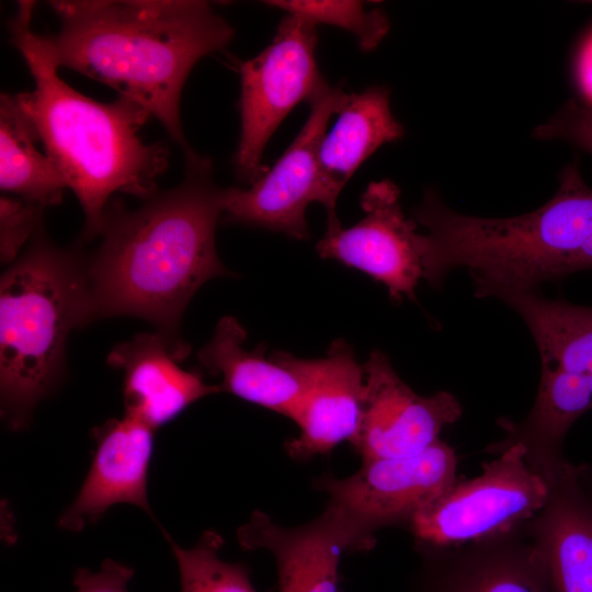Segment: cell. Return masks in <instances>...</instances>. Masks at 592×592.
Masks as SVG:
<instances>
[{"label":"cell","mask_w":592,"mask_h":592,"mask_svg":"<svg viewBox=\"0 0 592 592\" xmlns=\"http://www.w3.org/2000/svg\"><path fill=\"white\" fill-rule=\"evenodd\" d=\"M210 171L206 158L186 164L180 184L155 192L135 210L117 198L109 203L101 242L87 258L92 321L144 319L182 360L189 355L179 333L186 306L210 278L234 275L216 249L225 189Z\"/></svg>","instance_id":"6da1fadb"},{"label":"cell","mask_w":592,"mask_h":592,"mask_svg":"<svg viewBox=\"0 0 592 592\" xmlns=\"http://www.w3.org/2000/svg\"><path fill=\"white\" fill-rule=\"evenodd\" d=\"M59 32L42 43L58 68L106 84L146 109L182 148L181 94L196 62L225 49L235 29L201 0H55Z\"/></svg>","instance_id":"7a4b0ae2"},{"label":"cell","mask_w":592,"mask_h":592,"mask_svg":"<svg viewBox=\"0 0 592 592\" xmlns=\"http://www.w3.org/2000/svg\"><path fill=\"white\" fill-rule=\"evenodd\" d=\"M35 1H19L10 23L11 39L20 50L35 87L13 94L45 153L64 174L83 215L82 238L99 237L114 193L148 198L169 166L163 141L145 143L139 132L149 112L118 95L112 102L90 99L68 86L47 54L31 22Z\"/></svg>","instance_id":"3957f363"},{"label":"cell","mask_w":592,"mask_h":592,"mask_svg":"<svg viewBox=\"0 0 592 592\" xmlns=\"http://www.w3.org/2000/svg\"><path fill=\"white\" fill-rule=\"evenodd\" d=\"M413 219L426 229L421 235L423 280L431 286L464 267L476 297L501 299L592 270V189L576 163L561 171L556 194L533 212L505 218L468 216L428 191Z\"/></svg>","instance_id":"277c9868"},{"label":"cell","mask_w":592,"mask_h":592,"mask_svg":"<svg viewBox=\"0 0 592 592\" xmlns=\"http://www.w3.org/2000/svg\"><path fill=\"white\" fill-rule=\"evenodd\" d=\"M90 322L87 257L42 226L0 281L1 417L12 430L62 383L68 335Z\"/></svg>","instance_id":"5b68a950"},{"label":"cell","mask_w":592,"mask_h":592,"mask_svg":"<svg viewBox=\"0 0 592 592\" xmlns=\"http://www.w3.org/2000/svg\"><path fill=\"white\" fill-rule=\"evenodd\" d=\"M550 497L520 444L499 452L477 477L456 482L406 525L415 542L436 554L514 532L530 522ZM471 545V544H470Z\"/></svg>","instance_id":"8992f818"},{"label":"cell","mask_w":592,"mask_h":592,"mask_svg":"<svg viewBox=\"0 0 592 592\" xmlns=\"http://www.w3.org/2000/svg\"><path fill=\"white\" fill-rule=\"evenodd\" d=\"M317 42V25L285 14L271 43L238 64L241 126L232 161L240 181L251 184L264 171L263 150L286 115L331 87L318 69Z\"/></svg>","instance_id":"52a82bcc"},{"label":"cell","mask_w":592,"mask_h":592,"mask_svg":"<svg viewBox=\"0 0 592 592\" xmlns=\"http://www.w3.org/2000/svg\"><path fill=\"white\" fill-rule=\"evenodd\" d=\"M454 449L441 440L426 451L407 457L363 462L345 478L325 476L317 488L328 496L353 530L362 550L375 544V533L407 525L423 508L457 482Z\"/></svg>","instance_id":"ba28073f"},{"label":"cell","mask_w":592,"mask_h":592,"mask_svg":"<svg viewBox=\"0 0 592 592\" xmlns=\"http://www.w3.org/2000/svg\"><path fill=\"white\" fill-rule=\"evenodd\" d=\"M348 95L341 87H330L309 103L307 121L272 168L264 170L249 189H225V221L308 239V205L317 202L329 212L318 163L320 143L330 118L341 111Z\"/></svg>","instance_id":"9c48e42d"},{"label":"cell","mask_w":592,"mask_h":592,"mask_svg":"<svg viewBox=\"0 0 592 592\" xmlns=\"http://www.w3.org/2000/svg\"><path fill=\"white\" fill-rule=\"evenodd\" d=\"M361 206L364 216L354 225L327 227L316 246L318 254L380 282L395 301L413 299L424 278L421 234L402 212L399 187L390 180L372 182Z\"/></svg>","instance_id":"30bf717a"},{"label":"cell","mask_w":592,"mask_h":592,"mask_svg":"<svg viewBox=\"0 0 592 592\" xmlns=\"http://www.w3.org/2000/svg\"><path fill=\"white\" fill-rule=\"evenodd\" d=\"M363 367V417L351 444L363 462L420 454L462 417L463 408L454 395H418L399 377L384 352L372 351Z\"/></svg>","instance_id":"8fae6325"},{"label":"cell","mask_w":592,"mask_h":592,"mask_svg":"<svg viewBox=\"0 0 592 592\" xmlns=\"http://www.w3.org/2000/svg\"><path fill=\"white\" fill-rule=\"evenodd\" d=\"M304 388L293 421L298 434L286 441L287 454L298 460L325 455L356 437L363 417L364 367L352 346L334 340L326 356L297 357Z\"/></svg>","instance_id":"7c38bea8"},{"label":"cell","mask_w":592,"mask_h":592,"mask_svg":"<svg viewBox=\"0 0 592 592\" xmlns=\"http://www.w3.org/2000/svg\"><path fill=\"white\" fill-rule=\"evenodd\" d=\"M96 442L90 469L58 526L78 533L96 523L113 505L128 503L155 520L148 501V470L155 430L124 414L93 429Z\"/></svg>","instance_id":"4fadbf2b"},{"label":"cell","mask_w":592,"mask_h":592,"mask_svg":"<svg viewBox=\"0 0 592 592\" xmlns=\"http://www.w3.org/2000/svg\"><path fill=\"white\" fill-rule=\"evenodd\" d=\"M241 547L267 550L277 571V592H339V565L344 551L360 550L357 539L332 506L312 521L284 526L254 511L237 532Z\"/></svg>","instance_id":"5bb4252c"},{"label":"cell","mask_w":592,"mask_h":592,"mask_svg":"<svg viewBox=\"0 0 592 592\" xmlns=\"http://www.w3.org/2000/svg\"><path fill=\"white\" fill-rule=\"evenodd\" d=\"M181 361L157 331L115 345L107 364L124 373L125 414L156 431L197 400L221 392L219 385L206 384L200 372L182 368Z\"/></svg>","instance_id":"9a60e30c"},{"label":"cell","mask_w":592,"mask_h":592,"mask_svg":"<svg viewBox=\"0 0 592 592\" xmlns=\"http://www.w3.org/2000/svg\"><path fill=\"white\" fill-rule=\"evenodd\" d=\"M246 329L232 316H224L210 340L198 350L200 364L220 377L221 391L293 419L304 383L297 356L284 351L265 355V346H244Z\"/></svg>","instance_id":"2e32d148"},{"label":"cell","mask_w":592,"mask_h":592,"mask_svg":"<svg viewBox=\"0 0 592 592\" xmlns=\"http://www.w3.org/2000/svg\"><path fill=\"white\" fill-rule=\"evenodd\" d=\"M574 466L528 523L551 592H592V498Z\"/></svg>","instance_id":"e0dca14e"},{"label":"cell","mask_w":592,"mask_h":592,"mask_svg":"<svg viewBox=\"0 0 592 592\" xmlns=\"http://www.w3.org/2000/svg\"><path fill=\"white\" fill-rule=\"evenodd\" d=\"M512 534L447 556H431L420 592H551L530 535L521 542Z\"/></svg>","instance_id":"ac0fdd59"},{"label":"cell","mask_w":592,"mask_h":592,"mask_svg":"<svg viewBox=\"0 0 592 592\" xmlns=\"http://www.w3.org/2000/svg\"><path fill=\"white\" fill-rule=\"evenodd\" d=\"M390 91L372 86L349 93L338 119L319 147L318 163L329 201L327 226L340 223L337 200L357 168L382 145L403 136V127L390 110Z\"/></svg>","instance_id":"d6986e66"},{"label":"cell","mask_w":592,"mask_h":592,"mask_svg":"<svg viewBox=\"0 0 592 592\" xmlns=\"http://www.w3.org/2000/svg\"><path fill=\"white\" fill-rule=\"evenodd\" d=\"M524 320L540 355V367L592 385V307L549 299L536 291L501 298Z\"/></svg>","instance_id":"ffe728a7"},{"label":"cell","mask_w":592,"mask_h":592,"mask_svg":"<svg viewBox=\"0 0 592 592\" xmlns=\"http://www.w3.org/2000/svg\"><path fill=\"white\" fill-rule=\"evenodd\" d=\"M37 136L13 94L0 95V187L41 207L61 203L67 181L35 146Z\"/></svg>","instance_id":"44dd1931"},{"label":"cell","mask_w":592,"mask_h":592,"mask_svg":"<svg viewBox=\"0 0 592 592\" xmlns=\"http://www.w3.org/2000/svg\"><path fill=\"white\" fill-rule=\"evenodd\" d=\"M163 535L178 565L181 592H258L244 563L220 558L224 539L219 533L205 532L190 548L177 544L166 531Z\"/></svg>","instance_id":"7402d4cb"},{"label":"cell","mask_w":592,"mask_h":592,"mask_svg":"<svg viewBox=\"0 0 592 592\" xmlns=\"http://www.w3.org/2000/svg\"><path fill=\"white\" fill-rule=\"evenodd\" d=\"M264 3L298 15L308 22L327 24L351 33L364 52L375 49L389 30V20L382 9L365 8L355 0H270Z\"/></svg>","instance_id":"603a6c76"},{"label":"cell","mask_w":592,"mask_h":592,"mask_svg":"<svg viewBox=\"0 0 592 592\" xmlns=\"http://www.w3.org/2000/svg\"><path fill=\"white\" fill-rule=\"evenodd\" d=\"M44 208L39 205L4 194L0 197V259L4 264L13 263L22 247L30 242L43 226Z\"/></svg>","instance_id":"cb8c5ba5"},{"label":"cell","mask_w":592,"mask_h":592,"mask_svg":"<svg viewBox=\"0 0 592 592\" xmlns=\"http://www.w3.org/2000/svg\"><path fill=\"white\" fill-rule=\"evenodd\" d=\"M539 139H562L592 153V106L569 101L555 116L536 127Z\"/></svg>","instance_id":"d4e9b609"},{"label":"cell","mask_w":592,"mask_h":592,"mask_svg":"<svg viewBox=\"0 0 592 592\" xmlns=\"http://www.w3.org/2000/svg\"><path fill=\"white\" fill-rule=\"evenodd\" d=\"M134 569L113 559L103 561L98 571L76 570L73 584L77 592H128Z\"/></svg>","instance_id":"484cf974"},{"label":"cell","mask_w":592,"mask_h":592,"mask_svg":"<svg viewBox=\"0 0 592 592\" xmlns=\"http://www.w3.org/2000/svg\"><path fill=\"white\" fill-rule=\"evenodd\" d=\"M574 77L578 89L585 100V104L592 106V31L582 42L574 64Z\"/></svg>","instance_id":"4316f807"}]
</instances>
